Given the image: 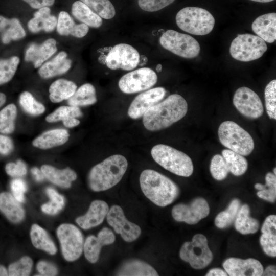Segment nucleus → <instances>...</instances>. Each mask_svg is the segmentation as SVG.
<instances>
[{
	"mask_svg": "<svg viewBox=\"0 0 276 276\" xmlns=\"http://www.w3.org/2000/svg\"><path fill=\"white\" fill-rule=\"evenodd\" d=\"M188 111V104L180 95L172 94L148 109L143 115L144 127L149 131L166 128L181 119Z\"/></svg>",
	"mask_w": 276,
	"mask_h": 276,
	"instance_id": "1",
	"label": "nucleus"
},
{
	"mask_svg": "<svg viewBox=\"0 0 276 276\" xmlns=\"http://www.w3.org/2000/svg\"><path fill=\"white\" fill-rule=\"evenodd\" d=\"M140 183L145 196L160 207L171 204L179 194V188L175 182L153 170H144L140 175Z\"/></svg>",
	"mask_w": 276,
	"mask_h": 276,
	"instance_id": "2",
	"label": "nucleus"
},
{
	"mask_svg": "<svg viewBox=\"0 0 276 276\" xmlns=\"http://www.w3.org/2000/svg\"><path fill=\"white\" fill-rule=\"evenodd\" d=\"M128 167L126 158L120 154L111 155L94 166L88 176L89 188L95 192L108 190L118 184Z\"/></svg>",
	"mask_w": 276,
	"mask_h": 276,
	"instance_id": "3",
	"label": "nucleus"
},
{
	"mask_svg": "<svg viewBox=\"0 0 276 276\" xmlns=\"http://www.w3.org/2000/svg\"><path fill=\"white\" fill-rule=\"evenodd\" d=\"M153 159L167 170L180 176L189 177L193 172L191 158L171 146L158 144L151 149Z\"/></svg>",
	"mask_w": 276,
	"mask_h": 276,
	"instance_id": "4",
	"label": "nucleus"
},
{
	"mask_svg": "<svg viewBox=\"0 0 276 276\" xmlns=\"http://www.w3.org/2000/svg\"><path fill=\"white\" fill-rule=\"evenodd\" d=\"M176 24L182 30L195 35H205L214 28L215 20L206 9L187 7L179 10L175 17Z\"/></svg>",
	"mask_w": 276,
	"mask_h": 276,
	"instance_id": "5",
	"label": "nucleus"
},
{
	"mask_svg": "<svg viewBox=\"0 0 276 276\" xmlns=\"http://www.w3.org/2000/svg\"><path fill=\"white\" fill-rule=\"evenodd\" d=\"M218 134L222 145L242 156L249 155L254 149V142L250 134L233 121L222 122Z\"/></svg>",
	"mask_w": 276,
	"mask_h": 276,
	"instance_id": "6",
	"label": "nucleus"
},
{
	"mask_svg": "<svg viewBox=\"0 0 276 276\" xmlns=\"http://www.w3.org/2000/svg\"><path fill=\"white\" fill-rule=\"evenodd\" d=\"M267 50L264 40L257 35L246 33L238 35L233 39L229 53L236 60L248 62L260 58Z\"/></svg>",
	"mask_w": 276,
	"mask_h": 276,
	"instance_id": "7",
	"label": "nucleus"
},
{
	"mask_svg": "<svg viewBox=\"0 0 276 276\" xmlns=\"http://www.w3.org/2000/svg\"><path fill=\"white\" fill-rule=\"evenodd\" d=\"M179 256L195 269L204 268L213 260L207 239L201 234L194 235L191 241L184 243L180 248Z\"/></svg>",
	"mask_w": 276,
	"mask_h": 276,
	"instance_id": "8",
	"label": "nucleus"
},
{
	"mask_svg": "<svg viewBox=\"0 0 276 276\" xmlns=\"http://www.w3.org/2000/svg\"><path fill=\"white\" fill-rule=\"evenodd\" d=\"M159 41L164 49L183 58H193L200 53V45L194 38L173 30L165 32Z\"/></svg>",
	"mask_w": 276,
	"mask_h": 276,
	"instance_id": "9",
	"label": "nucleus"
},
{
	"mask_svg": "<svg viewBox=\"0 0 276 276\" xmlns=\"http://www.w3.org/2000/svg\"><path fill=\"white\" fill-rule=\"evenodd\" d=\"M61 251L67 261H74L81 255L83 250V237L76 226L69 223L60 225L57 229Z\"/></svg>",
	"mask_w": 276,
	"mask_h": 276,
	"instance_id": "10",
	"label": "nucleus"
},
{
	"mask_svg": "<svg viewBox=\"0 0 276 276\" xmlns=\"http://www.w3.org/2000/svg\"><path fill=\"white\" fill-rule=\"evenodd\" d=\"M157 81L156 73L148 67H143L129 72L120 79L118 85L125 94H133L150 88Z\"/></svg>",
	"mask_w": 276,
	"mask_h": 276,
	"instance_id": "11",
	"label": "nucleus"
},
{
	"mask_svg": "<svg viewBox=\"0 0 276 276\" xmlns=\"http://www.w3.org/2000/svg\"><path fill=\"white\" fill-rule=\"evenodd\" d=\"M140 57L139 53L134 47L126 43H119L108 53L106 64L111 70L130 71L138 65Z\"/></svg>",
	"mask_w": 276,
	"mask_h": 276,
	"instance_id": "12",
	"label": "nucleus"
},
{
	"mask_svg": "<svg viewBox=\"0 0 276 276\" xmlns=\"http://www.w3.org/2000/svg\"><path fill=\"white\" fill-rule=\"evenodd\" d=\"M233 102L237 110L247 118L258 119L263 113L264 108L260 98L247 87H241L237 89Z\"/></svg>",
	"mask_w": 276,
	"mask_h": 276,
	"instance_id": "13",
	"label": "nucleus"
},
{
	"mask_svg": "<svg viewBox=\"0 0 276 276\" xmlns=\"http://www.w3.org/2000/svg\"><path fill=\"white\" fill-rule=\"evenodd\" d=\"M108 223L120 234L126 242H131L136 240L141 234L140 227L128 220L123 209L118 205H112L106 215Z\"/></svg>",
	"mask_w": 276,
	"mask_h": 276,
	"instance_id": "14",
	"label": "nucleus"
},
{
	"mask_svg": "<svg viewBox=\"0 0 276 276\" xmlns=\"http://www.w3.org/2000/svg\"><path fill=\"white\" fill-rule=\"evenodd\" d=\"M210 208L208 202L202 198H197L190 204H178L173 206L172 215L175 220L189 224H195L208 216Z\"/></svg>",
	"mask_w": 276,
	"mask_h": 276,
	"instance_id": "15",
	"label": "nucleus"
},
{
	"mask_svg": "<svg viewBox=\"0 0 276 276\" xmlns=\"http://www.w3.org/2000/svg\"><path fill=\"white\" fill-rule=\"evenodd\" d=\"M166 92L164 88L158 87L139 94L130 105L128 110V116L133 119L143 117L148 109L164 98Z\"/></svg>",
	"mask_w": 276,
	"mask_h": 276,
	"instance_id": "16",
	"label": "nucleus"
},
{
	"mask_svg": "<svg viewBox=\"0 0 276 276\" xmlns=\"http://www.w3.org/2000/svg\"><path fill=\"white\" fill-rule=\"evenodd\" d=\"M223 267L229 276H261L264 270L261 263L253 258H230L223 262Z\"/></svg>",
	"mask_w": 276,
	"mask_h": 276,
	"instance_id": "17",
	"label": "nucleus"
},
{
	"mask_svg": "<svg viewBox=\"0 0 276 276\" xmlns=\"http://www.w3.org/2000/svg\"><path fill=\"white\" fill-rule=\"evenodd\" d=\"M116 236L108 227H103L97 236L90 235L86 239L83 250L86 259L90 263H95L99 259L102 247L114 243Z\"/></svg>",
	"mask_w": 276,
	"mask_h": 276,
	"instance_id": "18",
	"label": "nucleus"
},
{
	"mask_svg": "<svg viewBox=\"0 0 276 276\" xmlns=\"http://www.w3.org/2000/svg\"><path fill=\"white\" fill-rule=\"evenodd\" d=\"M109 206L104 201H93L86 213L76 219V223L83 229H88L98 226L104 221L109 211Z\"/></svg>",
	"mask_w": 276,
	"mask_h": 276,
	"instance_id": "19",
	"label": "nucleus"
},
{
	"mask_svg": "<svg viewBox=\"0 0 276 276\" xmlns=\"http://www.w3.org/2000/svg\"><path fill=\"white\" fill-rule=\"evenodd\" d=\"M56 51V40L50 38L41 44H31L26 51L25 59L26 61L32 62L34 67L37 68L40 66Z\"/></svg>",
	"mask_w": 276,
	"mask_h": 276,
	"instance_id": "20",
	"label": "nucleus"
},
{
	"mask_svg": "<svg viewBox=\"0 0 276 276\" xmlns=\"http://www.w3.org/2000/svg\"><path fill=\"white\" fill-rule=\"evenodd\" d=\"M251 28L258 36L265 42L273 43L276 39V13H269L258 17Z\"/></svg>",
	"mask_w": 276,
	"mask_h": 276,
	"instance_id": "21",
	"label": "nucleus"
},
{
	"mask_svg": "<svg viewBox=\"0 0 276 276\" xmlns=\"http://www.w3.org/2000/svg\"><path fill=\"white\" fill-rule=\"evenodd\" d=\"M260 242L264 252L269 256H276V216H268L261 228Z\"/></svg>",
	"mask_w": 276,
	"mask_h": 276,
	"instance_id": "22",
	"label": "nucleus"
},
{
	"mask_svg": "<svg viewBox=\"0 0 276 276\" xmlns=\"http://www.w3.org/2000/svg\"><path fill=\"white\" fill-rule=\"evenodd\" d=\"M70 134L64 129H54L46 131L32 141L34 147L41 149H48L65 144Z\"/></svg>",
	"mask_w": 276,
	"mask_h": 276,
	"instance_id": "23",
	"label": "nucleus"
},
{
	"mask_svg": "<svg viewBox=\"0 0 276 276\" xmlns=\"http://www.w3.org/2000/svg\"><path fill=\"white\" fill-rule=\"evenodd\" d=\"M41 170L45 177L53 183L62 188H68L77 178V174L70 168L58 169L52 166L43 165Z\"/></svg>",
	"mask_w": 276,
	"mask_h": 276,
	"instance_id": "24",
	"label": "nucleus"
},
{
	"mask_svg": "<svg viewBox=\"0 0 276 276\" xmlns=\"http://www.w3.org/2000/svg\"><path fill=\"white\" fill-rule=\"evenodd\" d=\"M71 60L67 59L65 52L59 53L51 60L43 64L38 71L40 76L44 79L65 73L71 66Z\"/></svg>",
	"mask_w": 276,
	"mask_h": 276,
	"instance_id": "25",
	"label": "nucleus"
},
{
	"mask_svg": "<svg viewBox=\"0 0 276 276\" xmlns=\"http://www.w3.org/2000/svg\"><path fill=\"white\" fill-rule=\"evenodd\" d=\"M51 10L48 7L40 8L34 14V18L28 23L29 30L37 33L41 30L47 32L53 31L57 26L56 17L50 14Z\"/></svg>",
	"mask_w": 276,
	"mask_h": 276,
	"instance_id": "26",
	"label": "nucleus"
},
{
	"mask_svg": "<svg viewBox=\"0 0 276 276\" xmlns=\"http://www.w3.org/2000/svg\"><path fill=\"white\" fill-rule=\"evenodd\" d=\"M56 26L57 32L61 35H71L78 38L85 36L89 30L88 26L84 24H75L65 11L60 12Z\"/></svg>",
	"mask_w": 276,
	"mask_h": 276,
	"instance_id": "27",
	"label": "nucleus"
},
{
	"mask_svg": "<svg viewBox=\"0 0 276 276\" xmlns=\"http://www.w3.org/2000/svg\"><path fill=\"white\" fill-rule=\"evenodd\" d=\"M0 210L14 223L19 222L24 218L23 208L14 197L8 192L0 193Z\"/></svg>",
	"mask_w": 276,
	"mask_h": 276,
	"instance_id": "28",
	"label": "nucleus"
},
{
	"mask_svg": "<svg viewBox=\"0 0 276 276\" xmlns=\"http://www.w3.org/2000/svg\"><path fill=\"white\" fill-rule=\"evenodd\" d=\"M117 275L157 276L156 270L148 263L136 259L129 260L123 263L118 270Z\"/></svg>",
	"mask_w": 276,
	"mask_h": 276,
	"instance_id": "29",
	"label": "nucleus"
},
{
	"mask_svg": "<svg viewBox=\"0 0 276 276\" xmlns=\"http://www.w3.org/2000/svg\"><path fill=\"white\" fill-rule=\"evenodd\" d=\"M0 32L2 41L4 44L9 43L11 40L22 38L26 32L19 21L15 18L8 19L0 15Z\"/></svg>",
	"mask_w": 276,
	"mask_h": 276,
	"instance_id": "30",
	"label": "nucleus"
},
{
	"mask_svg": "<svg viewBox=\"0 0 276 276\" xmlns=\"http://www.w3.org/2000/svg\"><path fill=\"white\" fill-rule=\"evenodd\" d=\"M76 90L77 85L73 82L66 79H58L51 84L49 98L51 102L59 103L68 100Z\"/></svg>",
	"mask_w": 276,
	"mask_h": 276,
	"instance_id": "31",
	"label": "nucleus"
},
{
	"mask_svg": "<svg viewBox=\"0 0 276 276\" xmlns=\"http://www.w3.org/2000/svg\"><path fill=\"white\" fill-rule=\"evenodd\" d=\"M250 209L246 204L242 205L235 220L236 229L243 235L256 233L259 228L258 221L250 216Z\"/></svg>",
	"mask_w": 276,
	"mask_h": 276,
	"instance_id": "32",
	"label": "nucleus"
},
{
	"mask_svg": "<svg viewBox=\"0 0 276 276\" xmlns=\"http://www.w3.org/2000/svg\"><path fill=\"white\" fill-rule=\"evenodd\" d=\"M72 14L83 24L93 28H99L102 24V19L81 1L75 2L72 6Z\"/></svg>",
	"mask_w": 276,
	"mask_h": 276,
	"instance_id": "33",
	"label": "nucleus"
},
{
	"mask_svg": "<svg viewBox=\"0 0 276 276\" xmlns=\"http://www.w3.org/2000/svg\"><path fill=\"white\" fill-rule=\"evenodd\" d=\"M30 237L33 246L51 255L57 252V248L47 231L36 224H33L30 230Z\"/></svg>",
	"mask_w": 276,
	"mask_h": 276,
	"instance_id": "34",
	"label": "nucleus"
},
{
	"mask_svg": "<svg viewBox=\"0 0 276 276\" xmlns=\"http://www.w3.org/2000/svg\"><path fill=\"white\" fill-rule=\"evenodd\" d=\"M97 102L96 90L90 83L81 86L68 99V104L75 107L85 106L95 104Z\"/></svg>",
	"mask_w": 276,
	"mask_h": 276,
	"instance_id": "35",
	"label": "nucleus"
},
{
	"mask_svg": "<svg viewBox=\"0 0 276 276\" xmlns=\"http://www.w3.org/2000/svg\"><path fill=\"white\" fill-rule=\"evenodd\" d=\"M222 156L227 166L229 171L235 176H240L246 171L248 162L241 154L229 149H224Z\"/></svg>",
	"mask_w": 276,
	"mask_h": 276,
	"instance_id": "36",
	"label": "nucleus"
},
{
	"mask_svg": "<svg viewBox=\"0 0 276 276\" xmlns=\"http://www.w3.org/2000/svg\"><path fill=\"white\" fill-rule=\"evenodd\" d=\"M240 207L241 203L239 199L232 200L227 209L220 212L216 217V226L219 228H224L230 226L235 221Z\"/></svg>",
	"mask_w": 276,
	"mask_h": 276,
	"instance_id": "37",
	"label": "nucleus"
},
{
	"mask_svg": "<svg viewBox=\"0 0 276 276\" xmlns=\"http://www.w3.org/2000/svg\"><path fill=\"white\" fill-rule=\"evenodd\" d=\"M17 112L16 106L14 104H8L0 111L1 133L10 134L14 131Z\"/></svg>",
	"mask_w": 276,
	"mask_h": 276,
	"instance_id": "38",
	"label": "nucleus"
},
{
	"mask_svg": "<svg viewBox=\"0 0 276 276\" xmlns=\"http://www.w3.org/2000/svg\"><path fill=\"white\" fill-rule=\"evenodd\" d=\"M80 1L102 18L110 19L115 16V8L109 0Z\"/></svg>",
	"mask_w": 276,
	"mask_h": 276,
	"instance_id": "39",
	"label": "nucleus"
},
{
	"mask_svg": "<svg viewBox=\"0 0 276 276\" xmlns=\"http://www.w3.org/2000/svg\"><path fill=\"white\" fill-rule=\"evenodd\" d=\"M19 102L23 110L30 115L39 116L45 111L44 106L38 102L28 91H24L21 94Z\"/></svg>",
	"mask_w": 276,
	"mask_h": 276,
	"instance_id": "40",
	"label": "nucleus"
},
{
	"mask_svg": "<svg viewBox=\"0 0 276 276\" xmlns=\"http://www.w3.org/2000/svg\"><path fill=\"white\" fill-rule=\"evenodd\" d=\"M82 116V112L78 107L62 106L57 108L45 118L49 123L64 121L71 118H77Z\"/></svg>",
	"mask_w": 276,
	"mask_h": 276,
	"instance_id": "41",
	"label": "nucleus"
},
{
	"mask_svg": "<svg viewBox=\"0 0 276 276\" xmlns=\"http://www.w3.org/2000/svg\"><path fill=\"white\" fill-rule=\"evenodd\" d=\"M46 192L51 201L43 204L41 206V210L48 214H56L63 209L64 205V197L51 188H47Z\"/></svg>",
	"mask_w": 276,
	"mask_h": 276,
	"instance_id": "42",
	"label": "nucleus"
},
{
	"mask_svg": "<svg viewBox=\"0 0 276 276\" xmlns=\"http://www.w3.org/2000/svg\"><path fill=\"white\" fill-rule=\"evenodd\" d=\"M19 63L17 56L0 60V84L10 81L14 76Z\"/></svg>",
	"mask_w": 276,
	"mask_h": 276,
	"instance_id": "43",
	"label": "nucleus"
},
{
	"mask_svg": "<svg viewBox=\"0 0 276 276\" xmlns=\"http://www.w3.org/2000/svg\"><path fill=\"white\" fill-rule=\"evenodd\" d=\"M265 107L270 119H276V80L271 81L264 90Z\"/></svg>",
	"mask_w": 276,
	"mask_h": 276,
	"instance_id": "44",
	"label": "nucleus"
},
{
	"mask_svg": "<svg viewBox=\"0 0 276 276\" xmlns=\"http://www.w3.org/2000/svg\"><path fill=\"white\" fill-rule=\"evenodd\" d=\"M210 170L213 177L217 180L224 179L229 172L224 158L220 154H216L212 157Z\"/></svg>",
	"mask_w": 276,
	"mask_h": 276,
	"instance_id": "45",
	"label": "nucleus"
},
{
	"mask_svg": "<svg viewBox=\"0 0 276 276\" xmlns=\"http://www.w3.org/2000/svg\"><path fill=\"white\" fill-rule=\"evenodd\" d=\"M265 187L258 191L257 196L265 200L274 202L276 199V176L271 172L267 173L265 176Z\"/></svg>",
	"mask_w": 276,
	"mask_h": 276,
	"instance_id": "46",
	"label": "nucleus"
},
{
	"mask_svg": "<svg viewBox=\"0 0 276 276\" xmlns=\"http://www.w3.org/2000/svg\"><path fill=\"white\" fill-rule=\"evenodd\" d=\"M33 261L28 256L22 257L19 261L10 264L8 275L10 276H27L31 272Z\"/></svg>",
	"mask_w": 276,
	"mask_h": 276,
	"instance_id": "47",
	"label": "nucleus"
},
{
	"mask_svg": "<svg viewBox=\"0 0 276 276\" xmlns=\"http://www.w3.org/2000/svg\"><path fill=\"white\" fill-rule=\"evenodd\" d=\"M175 0H138L140 7L147 12H155L162 9Z\"/></svg>",
	"mask_w": 276,
	"mask_h": 276,
	"instance_id": "48",
	"label": "nucleus"
},
{
	"mask_svg": "<svg viewBox=\"0 0 276 276\" xmlns=\"http://www.w3.org/2000/svg\"><path fill=\"white\" fill-rule=\"evenodd\" d=\"M7 174L12 177H21L27 173L26 164L21 160H18L16 163H9L5 167Z\"/></svg>",
	"mask_w": 276,
	"mask_h": 276,
	"instance_id": "49",
	"label": "nucleus"
},
{
	"mask_svg": "<svg viewBox=\"0 0 276 276\" xmlns=\"http://www.w3.org/2000/svg\"><path fill=\"white\" fill-rule=\"evenodd\" d=\"M11 188L14 198L19 202L25 200L24 193L27 191L26 182L21 179H15L11 182Z\"/></svg>",
	"mask_w": 276,
	"mask_h": 276,
	"instance_id": "50",
	"label": "nucleus"
},
{
	"mask_svg": "<svg viewBox=\"0 0 276 276\" xmlns=\"http://www.w3.org/2000/svg\"><path fill=\"white\" fill-rule=\"evenodd\" d=\"M37 269L41 275L53 276L58 273L57 269L54 265L44 261L37 263Z\"/></svg>",
	"mask_w": 276,
	"mask_h": 276,
	"instance_id": "51",
	"label": "nucleus"
},
{
	"mask_svg": "<svg viewBox=\"0 0 276 276\" xmlns=\"http://www.w3.org/2000/svg\"><path fill=\"white\" fill-rule=\"evenodd\" d=\"M14 145L12 139L7 136L0 134V153L8 155L13 150Z\"/></svg>",
	"mask_w": 276,
	"mask_h": 276,
	"instance_id": "52",
	"label": "nucleus"
},
{
	"mask_svg": "<svg viewBox=\"0 0 276 276\" xmlns=\"http://www.w3.org/2000/svg\"><path fill=\"white\" fill-rule=\"evenodd\" d=\"M28 3L32 8L40 9L44 7L52 6L55 0H23Z\"/></svg>",
	"mask_w": 276,
	"mask_h": 276,
	"instance_id": "53",
	"label": "nucleus"
},
{
	"mask_svg": "<svg viewBox=\"0 0 276 276\" xmlns=\"http://www.w3.org/2000/svg\"><path fill=\"white\" fill-rule=\"evenodd\" d=\"M206 276H227L225 271L220 268H215L211 269L205 275Z\"/></svg>",
	"mask_w": 276,
	"mask_h": 276,
	"instance_id": "54",
	"label": "nucleus"
},
{
	"mask_svg": "<svg viewBox=\"0 0 276 276\" xmlns=\"http://www.w3.org/2000/svg\"><path fill=\"white\" fill-rule=\"evenodd\" d=\"M63 125L68 128L77 126L80 124V121L76 118H71L62 121Z\"/></svg>",
	"mask_w": 276,
	"mask_h": 276,
	"instance_id": "55",
	"label": "nucleus"
},
{
	"mask_svg": "<svg viewBox=\"0 0 276 276\" xmlns=\"http://www.w3.org/2000/svg\"><path fill=\"white\" fill-rule=\"evenodd\" d=\"M31 172L34 176L35 179L38 181L43 180L45 177L41 170H40L37 167L32 168Z\"/></svg>",
	"mask_w": 276,
	"mask_h": 276,
	"instance_id": "56",
	"label": "nucleus"
},
{
	"mask_svg": "<svg viewBox=\"0 0 276 276\" xmlns=\"http://www.w3.org/2000/svg\"><path fill=\"white\" fill-rule=\"evenodd\" d=\"M262 275H264V276L276 275L275 266L274 265H270V266H268L265 270H263V272Z\"/></svg>",
	"mask_w": 276,
	"mask_h": 276,
	"instance_id": "57",
	"label": "nucleus"
},
{
	"mask_svg": "<svg viewBox=\"0 0 276 276\" xmlns=\"http://www.w3.org/2000/svg\"><path fill=\"white\" fill-rule=\"evenodd\" d=\"M8 272L5 267L0 265V276L8 275Z\"/></svg>",
	"mask_w": 276,
	"mask_h": 276,
	"instance_id": "58",
	"label": "nucleus"
},
{
	"mask_svg": "<svg viewBox=\"0 0 276 276\" xmlns=\"http://www.w3.org/2000/svg\"><path fill=\"white\" fill-rule=\"evenodd\" d=\"M6 100L5 95L2 93H0V107L4 104Z\"/></svg>",
	"mask_w": 276,
	"mask_h": 276,
	"instance_id": "59",
	"label": "nucleus"
},
{
	"mask_svg": "<svg viewBox=\"0 0 276 276\" xmlns=\"http://www.w3.org/2000/svg\"><path fill=\"white\" fill-rule=\"evenodd\" d=\"M265 185H262V184H261V183H256L255 185V189H256L258 191L262 190L264 189L265 188Z\"/></svg>",
	"mask_w": 276,
	"mask_h": 276,
	"instance_id": "60",
	"label": "nucleus"
},
{
	"mask_svg": "<svg viewBox=\"0 0 276 276\" xmlns=\"http://www.w3.org/2000/svg\"><path fill=\"white\" fill-rule=\"evenodd\" d=\"M250 1L260 2V3H268V2L273 1L274 0H250Z\"/></svg>",
	"mask_w": 276,
	"mask_h": 276,
	"instance_id": "61",
	"label": "nucleus"
},
{
	"mask_svg": "<svg viewBox=\"0 0 276 276\" xmlns=\"http://www.w3.org/2000/svg\"><path fill=\"white\" fill-rule=\"evenodd\" d=\"M162 70V65L160 64H158L156 67V70L157 72H160Z\"/></svg>",
	"mask_w": 276,
	"mask_h": 276,
	"instance_id": "62",
	"label": "nucleus"
},
{
	"mask_svg": "<svg viewBox=\"0 0 276 276\" xmlns=\"http://www.w3.org/2000/svg\"><path fill=\"white\" fill-rule=\"evenodd\" d=\"M275 170H276V168H274V169H273V172H274L273 174H275V175L276 174V171H275Z\"/></svg>",
	"mask_w": 276,
	"mask_h": 276,
	"instance_id": "63",
	"label": "nucleus"
}]
</instances>
